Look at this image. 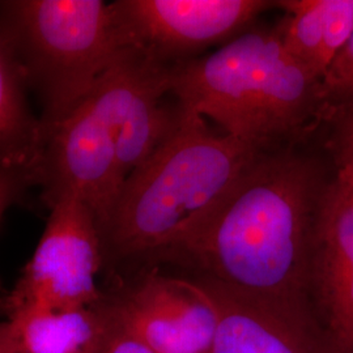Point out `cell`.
Listing matches in <instances>:
<instances>
[{
  "label": "cell",
  "instance_id": "obj_1",
  "mask_svg": "<svg viewBox=\"0 0 353 353\" xmlns=\"http://www.w3.org/2000/svg\"><path fill=\"white\" fill-rule=\"evenodd\" d=\"M327 183L316 161L290 148L261 152L172 259H190L201 275L240 290L306 297Z\"/></svg>",
  "mask_w": 353,
  "mask_h": 353
},
{
  "label": "cell",
  "instance_id": "obj_2",
  "mask_svg": "<svg viewBox=\"0 0 353 353\" xmlns=\"http://www.w3.org/2000/svg\"><path fill=\"white\" fill-rule=\"evenodd\" d=\"M178 114L173 134L127 176L119 191L101 229L103 268L148 267L172 259L214 203L263 152L214 134L196 114L179 108Z\"/></svg>",
  "mask_w": 353,
  "mask_h": 353
},
{
  "label": "cell",
  "instance_id": "obj_3",
  "mask_svg": "<svg viewBox=\"0 0 353 353\" xmlns=\"http://www.w3.org/2000/svg\"><path fill=\"white\" fill-rule=\"evenodd\" d=\"M168 83L179 109L211 119L256 151H271L323 118L321 80L290 54L278 26L170 63Z\"/></svg>",
  "mask_w": 353,
  "mask_h": 353
},
{
  "label": "cell",
  "instance_id": "obj_4",
  "mask_svg": "<svg viewBox=\"0 0 353 353\" xmlns=\"http://www.w3.org/2000/svg\"><path fill=\"white\" fill-rule=\"evenodd\" d=\"M0 38L41 108L43 139L132 48L102 0H0Z\"/></svg>",
  "mask_w": 353,
  "mask_h": 353
},
{
  "label": "cell",
  "instance_id": "obj_5",
  "mask_svg": "<svg viewBox=\"0 0 353 353\" xmlns=\"http://www.w3.org/2000/svg\"><path fill=\"white\" fill-rule=\"evenodd\" d=\"M50 214L32 258L12 290L0 294L4 319L29 310L63 312L101 300L97 276L105 267L101 232L85 203L63 196Z\"/></svg>",
  "mask_w": 353,
  "mask_h": 353
},
{
  "label": "cell",
  "instance_id": "obj_6",
  "mask_svg": "<svg viewBox=\"0 0 353 353\" xmlns=\"http://www.w3.org/2000/svg\"><path fill=\"white\" fill-rule=\"evenodd\" d=\"M33 186L49 208L76 196L96 216L100 232L123 186L118 160V125L101 77L75 110L43 139Z\"/></svg>",
  "mask_w": 353,
  "mask_h": 353
},
{
  "label": "cell",
  "instance_id": "obj_7",
  "mask_svg": "<svg viewBox=\"0 0 353 353\" xmlns=\"http://www.w3.org/2000/svg\"><path fill=\"white\" fill-rule=\"evenodd\" d=\"M118 322L153 353H212L217 313L195 279L141 267L102 290Z\"/></svg>",
  "mask_w": 353,
  "mask_h": 353
},
{
  "label": "cell",
  "instance_id": "obj_8",
  "mask_svg": "<svg viewBox=\"0 0 353 353\" xmlns=\"http://www.w3.org/2000/svg\"><path fill=\"white\" fill-rule=\"evenodd\" d=\"M195 280L217 313L212 353H341L306 297L255 293L205 275Z\"/></svg>",
  "mask_w": 353,
  "mask_h": 353
},
{
  "label": "cell",
  "instance_id": "obj_9",
  "mask_svg": "<svg viewBox=\"0 0 353 353\" xmlns=\"http://www.w3.org/2000/svg\"><path fill=\"white\" fill-rule=\"evenodd\" d=\"M113 6L132 48L176 63L194 51L240 36L275 1L118 0Z\"/></svg>",
  "mask_w": 353,
  "mask_h": 353
},
{
  "label": "cell",
  "instance_id": "obj_10",
  "mask_svg": "<svg viewBox=\"0 0 353 353\" xmlns=\"http://www.w3.org/2000/svg\"><path fill=\"white\" fill-rule=\"evenodd\" d=\"M306 297L341 353H353V186L335 176L316 211Z\"/></svg>",
  "mask_w": 353,
  "mask_h": 353
},
{
  "label": "cell",
  "instance_id": "obj_11",
  "mask_svg": "<svg viewBox=\"0 0 353 353\" xmlns=\"http://www.w3.org/2000/svg\"><path fill=\"white\" fill-rule=\"evenodd\" d=\"M280 34L290 54L322 80L353 33V0H281Z\"/></svg>",
  "mask_w": 353,
  "mask_h": 353
},
{
  "label": "cell",
  "instance_id": "obj_12",
  "mask_svg": "<svg viewBox=\"0 0 353 353\" xmlns=\"http://www.w3.org/2000/svg\"><path fill=\"white\" fill-rule=\"evenodd\" d=\"M16 353H99L110 325L103 299L63 312L29 310L6 319Z\"/></svg>",
  "mask_w": 353,
  "mask_h": 353
},
{
  "label": "cell",
  "instance_id": "obj_13",
  "mask_svg": "<svg viewBox=\"0 0 353 353\" xmlns=\"http://www.w3.org/2000/svg\"><path fill=\"white\" fill-rule=\"evenodd\" d=\"M28 96L21 74L0 38V165L26 176L33 186L43 131Z\"/></svg>",
  "mask_w": 353,
  "mask_h": 353
},
{
  "label": "cell",
  "instance_id": "obj_14",
  "mask_svg": "<svg viewBox=\"0 0 353 353\" xmlns=\"http://www.w3.org/2000/svg\"><path fill=\"white\" fill-rule=\"evenodd\" d=\"M323 118L353 106V33L321 80Z\"/></svg>",
  "mask_w": 353,
  "mask_h": 353
},
{
  "label": "cell",
  "instance_id": "obj_15",
  "mask_svg": "<svg viewBox=\"0 0 353 353\" xmlns=\"http://www.w3.org/2000/svg\"><path fill=\"white\" fill-rule=\"evenodd\" d=\"M332 151L338 168L336 178L353 186V106L334 114Z\"/></svg>",
  "mask_w": 353,
  "mask_h": 353
},
{
  "label": "cell",
  "instance_id": "obj_16",
  "mask_svg": "<svg viewBox=\"0 0 353 353\" xmlns=\"http://www.w3.org/2000/svg\"><path fill=\"white\" fill-rule=\"evenodd\" d=\"M32 183L26 176L6 169L0 165V223L4 214L17 203L23 202L28 190L32 189ZM6 290L0 280V294Z\"/></svg>",
  "mask_w": 353,
  "mask_h": 353
},
{
  "label": "cell",
  "instance_id": "obj_17",
  "mask_svg": "<svg viewBox=\"0 0 353 353\" xmlns=\"http://www.w3.org/2000/svg\"><path fill=\"white\" fill-rule=\"evenodd\" d=\"M108 310L110 314V325L99 353H153L147 345H144L139 339H137L131 332H128L126 327H123L118 322V319L112 314L109 307Z\"/></svg>",
  "mask_w": 353,
  "mask_h": 353
},
{
  "label": "cell",
  "instance_id": "obj_18",
  "mask_svg": "<svg viewBox=\"0 0 353 353\" xmlns=\"http://www.w3.org/2000/svg\"><path fill=\"white\" fill-rule=\"evenodd\" d=\"M0 353H16L7 321L0 322Z\"/></svg>",
  "mask_w": 353,
  "mask_h": 353
}]
</instances>
